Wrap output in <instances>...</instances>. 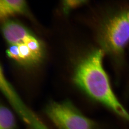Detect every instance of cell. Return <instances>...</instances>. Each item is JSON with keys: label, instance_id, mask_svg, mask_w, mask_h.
Masks as SVG:
<instances>
[{"label": "cell", "instance_id": "12", "mask_svg": "<svg viewBox=\"0 0 129 129\" xmlns=\"http://www.w3.org/2000/svg\"><path fill=\"white\" fill-rule=\"evenodd\" d=\"M125 16H126V18H127V20L128 21L129 23V11L128 12H127V13L125 14Z\"/></svg>", "mask_w": 129, "mask_h": 129}, {"label": "cell", "instance_id": "9", "mask_svg": "<svg viewBox=\"0 0 129 129\" xmlns=\"http://www.w3.org/2000/svg\"><path fill=\"white\" fill-rule=\"evenodd\" d=\"M23 43L27 46L35 55L41 59L42 57L41 47L39 42L36 38L29 35L24 38Z\"/></svg>", "mask_w": 129, "mask_h": 129}, {"label": "cell", "instance_id": "3", "mask_svg": "<svg viewBox=\"0 0 129 129\" xmlns=\"http://www.w3.org/2000/svg\"><path fill=\"white\" fill-rule=\"evenodd\" d=\"M0 88L3 94L18 115L30 129H50L24 103L15 89L8 81L2 69Z\"/></svg>", "mask_w": 129, "mask_h": 129}, {"label": "cell", "instance_id": "4", "mask_svg": "<svg viewBox=\"0 0 129 129\" xmlns=\"http://www.w3.org/2000/svg\"><path fill=\"white\" fill-rule=\"evenodd\" d=\"M102 38L109 50L114 53L122 52L129 42V23L125 14L115 16L107 23Z\"/></svg>", "mask_w": 129, "mask_h": 129}, {"label": "cell", "instance_id": "11", "mask_svg": "<svg viewBox=\"0 0 129 129\" xmlns=\"http://www.w3.org/2000/svg\"><path fill=\"white\" fill-rule=\"evenodd\" d=\"M86 2L83 1H64L65 11H67L70 9L77 7L78 6L83 4Z\"/></svg>", "mask_w": 129, "mask_h": 129}, {"label": "cell", "instance_id": "7", "mask_svg": "<svg viewBox=\"0 0 129 129\" xmlns=\"http://www.w3.org/2000/svg\"><path fill=\"white\" fill-rule=\"evenodd\" d=\"M16 119L8 108L1 105L0 108V129H16Z\"/></svg>", "mask_w": 129, "mask_h": 129}, {"label": "cell", "instance_id": "6", "mask_svg": "<svg viewBox=\"0 0 129 129\" xmlns=\"http://www.w3.org/2000/svg\"><path fill=\"white\" fill-rule=\"evenodd\" d=\"M26 7L24 1H0V17L4 19L12 15L23 13Z\"/></svg>", "mask_w": 129, "mask_h": 129}, {"label": "cell", "instance_id": "8", "mask_svg": "<svg viewBox=\"0 0 129 129\" xmlns=\"http://www.w3.org/2000/svg\"><path fill=\"white\" fill-rule=\"evenodd\" d=\"M20 63L24 64H30L37 62L40 59L29 50L24 43L18 45Z\"/></svg>", "mask_w": 129, "mask_h": 129}, {"label": "cell", "instance_id": "10", "mask_svg": "<svg viewBox=\"0 0 129 129\" xmlns=\"http://www.w3.org/2000/svg\"><path fill=\"white\" fill-rule=\"evenodd\" d=\"M7 54L9 57L20 62V57L19 54L18 45H11L7 50Z\"/></svg>", "mask_w": 129, "mask_h": 129}, {"label": "cell", "instance_id": "1", "mask_svg": "<svg viewBox=\"0 0 129 129\" xmlns=\"http://www.w3.org/2000/svg\"><path fill=\"white\" fill-rule=\"evenodd\" d=\"M104 55L101 49L90 53L77 67L74 81L89 96L129 121V114L115 95L103 67Z\"/></svg>", "mask_w": 129, "mask_h": 129}, {"label": "cell", "instance_id": "2", "mask_svg": "<svg viewBox=\"0 0 129 129\" xmlns=\"http://www.w3.org/2000/svg\"><path fill=\"white\" fill-rule=\"evenodd\" d=\"M45 112L58 129H93L94 124L83 115L69 100L52 101L47 104Z\"/></svg>", "mask_w": 129, "mask_h": 129}, {"label": "cell", "instance_id": "5", "mask_svg": "<svg viewBox=\"0 0 129 129\" xmlns=\"http://www.w3.org/2000/svg\"><path fill=\"white\" fill-rule=\"evenodd\" d=\"M2 30L5 39L11 45L23 43L24 38L29 35L24 26L14 21L6 22L3 26Z\"/></svg>", "mask_w": 129, "mask_h": 129}]
</instances>
